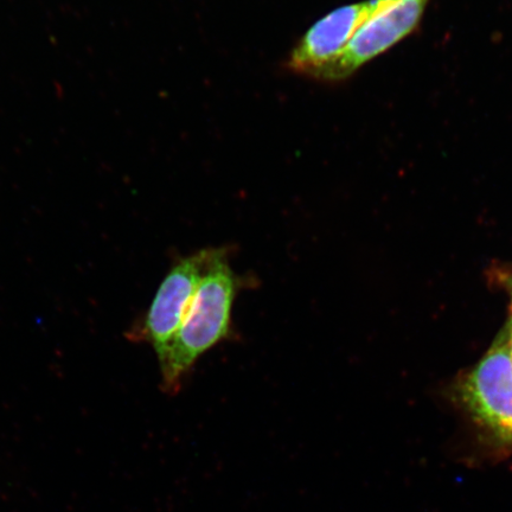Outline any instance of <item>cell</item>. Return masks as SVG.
Segmentation results:
<instances>
[{"mask_svg":"<svg viewBox=\"0 0 512 512\" xmlns=\"http://www.w3.org/2000/svg\"><path fill=\"white\" fill-rule=\"evenodd\" d=\"M241 281L228 262L226 249L215 248L206 272L181 328L159 362L163 389L172 393L198 358L227 339L232 326L233 305Z\"/></svg>","mask_w":512,"mask_h":512,"instance_id":"cell-1","label":"cell"},{"mask_svg":"<svg viewBox=\"0 0 512 512\" xmlns=\"http://www.w3.org/2000/svg\"><path fill=\"white\" fill-rule=\"evenodd\" d=\"M430 0H380L379 9L351 38L335 62L320 70L316 79L338 81L395 46L418 25Z\"/></svg>","mask_w":512,"mask_h":512,"instance_id":"cell-2","label":"cell"},{"mask_svg":"<svg viewBox=\"0 0 512 512\" xmlns=\"http://www.w3.org/2000/svg\"><path fill=\"white\" fill-rule=\"evenodd\" d=\"M214 253L215 249H203L179 260L159 285L140 329V336L151 344L158 362L181 328Z\"/></svg>","mask_w":512,"mask_h":512,"instance_id":"cell-3","label":"cell"},{"mask_svg":"<svg viewBox=\"0 0 512 512\" xmlns=\"http://www.w3.org/2000/svg\"><path fill=\"white\" fill-rule=\"evenodd\" d=\"M464 399L473 415L498 438L512 443V357L497 345L467 377Z\"/></svg>","mask_w":512,"mask_h":512,"instance_id":"cell-4","label":"cell"},{"mask_svg":"<svg viewBox=\"0 0 512 512\" xmlns=\"http://www.w3.org/2000/svg\"><path fill=\"white\" fill-rule=\"evenodd\" d=\"M380 0L349 5L331 12L306 32L288 60L293 72L316 78L320 70L335 62L351 38L379 9Z\"/></svg>","mask_w":512,"mask_h":512,"instance_id":"cell-5","label":"cell"},{"mask_svg":"<svg viewBox=\"0 0 512 512\" xmlns=\"http://www.w3.org/2000/svg\"><path fill=\"white\" fill-rule=\"evenodd\" d=\"M509 348H510V354H511V357H512V336H511V341H510V344H509Z\"/></svg>","mask_w":512,"mask_h":512,"instance_id":"cell-6","label":"cell"}]
</instances>
